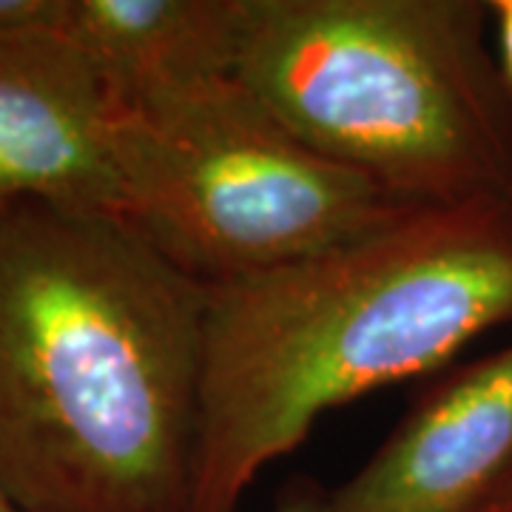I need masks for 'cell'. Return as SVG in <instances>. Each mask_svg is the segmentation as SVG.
Here are the masks:
<instances>
[{
    "instance_id": "6da1fadb",
    "label": "cell",
    "mask_w": 512,
    "mask_h": 512,
    "mask_svg": "<svg viewBox=\"0 0 512 512\" xmlns=\"http://www.w3.org/2000/svg\"><path fill=\"white\" fill-rule=\"evenodd\" d=\"M205 302L123 217L0 208V493L191 512Z\"/></svg>"
},
{
    "instance_id": "7a4b0ae2",
    "label": "cell",
    "mask_w": 512,
    "mask_h": 512,
    "mask_svg": "<svg viewBox=\"0 0 512 512\" xmlns=\"http://www.w3.org/2000/svg\"><path fill=\"white\" fill-rule=\"evenodd\" d=\"M512 325V202L419 208L265 274L208 285L191 512H237L322 413Z\"/></svg>"
},
{
    "instance_id": "3957f363",
    "label": "cell",
    "mask_w": 512,
    "mask_h": 512,
    "mask_svg": "<svg viewBox=\"0 0 512 512\" xmlns=\"http://www.w3.org/2000/svg\"><path fill=\"white\" fill-rule=\"evenodd\" d=\"M484 0H248L234 77L416 208L512 202V89Z\"/></svg>"
},
{
    "instance_id": "277c9868",
    "label": "cell",
    "mask_w": 512,
    "mask_h": 512,
    "mask_svg": "<svg viewBox=\"0 0 512 512\" xmlns=\"http://www.w3.org/2000/svg\"><path fill=\"white\" fill-rule=\"evenodd\" d=\"M123 220L202 285L265 274L419 211L305 146L234 74L117 109Z\"/></svg>"
},
{
    "instance_id": "5b68a950",
    "label": "cell",
    "mask_w": 512,
    "mask_h": 512,
    "mask_svg": "<svg viewBox=\"0 0 512 512\" xmlns=\"http://www.w3.org/2000/svg\"><path fill=\"white\" fill-rule=\"evenodd\" d=\"M123 217L117 106L66 37L0 43V208Z\"/></svg>"
},
{
    "instance_id": "8992f818",
    "label": "cell",
    "mask_w": 512,
    "mask_h": 512,
    "mask_svg": "<svg viewBox=\"0 0 512 512\" xmlns=\"http://www.w3.org/2000/svg\"><path fill=\"white\" fill-rule=\"evenodd\" d=\"M512 470V345L427 387L333 512H478Z\"/></svg>"
},
{
    "instance_id": "52a82bcc",
    "label": "cell",
    "mask_w": 512,
    "mask_h": 512,
    "mask_svg": "<svg viewBox=\"0 0 512 512\" xmlns=\"http://www.w3.org/2000/svg\"><path fill=\"white\" fill-rule=\"evenodd\" d=\"M248 0H72L66 40L109 86L117 109L234 74Z\"/></svg>"
},
{
    "instance_id": "ba28073f",
    "label": "cell",
    "mask_w": 512,
    "mask_h": 512,
    "mask_svg": "<svg viewBox=\"0 0 512 512\" xmlns=\"http://www.w3.org/2000/svg\"><path fill=\"white\" fill-rule=\"evenodd\" d=\"M72 0H0V43L66 37Z\"/></svg>"
},
{
    "instance_id": "9c48e42d",
    "label": "cell",
    "mask_w": 512,
    "mask_h": 512,
    "mask_svg": "<svg viewBox=\"0 0 512 512\" xmlns=\"http://www.w3.org/2000/svg\"><path fill=\"white\" fill-rule=\"evenodd\" d=\"M274 512H333L330 510V493L308 478H293L282 487L276 498Z\"/></svg>"
},
{
    "instance_id": "30bf717a",
    "label": "cell",
    "mask_w": 512,
    "mask_h": 512,
    "mask_svg": "<svg viewBox=\"0 0 512 512\" xmlns=\"http://www.w3.org/2000/svg\"><path fill=\"white\" fill-rule=\"evenodd\" d=\"M490 15H493L495 29V57H498L504 80L512 89V0H493Z\"/></svg>"
},
{
    "instance_id": "8fae6325",
    "label": "cell",
    "mask_w": 512,
    "mask_h": 512,
    "mask_svg": "<svg viewBox=\"0 0 512 512\" xmlns=\"http://www.w3.org/2000/svg\"><path fill=\"white\" fill-rule=\"evenodd\" d=\"M478 512H512V470L510 476L495 487L493 495L484 501V507Z\"/></svg>"
},
{
    "instance_id": "7c38bea8",
    "label": "cell",
    "mask_w": 512,
    "mask_h": 512,
    "mask_svg": "<svg viewBox=\"0 0 512 512\" xmlns=\"http://www.w3.org/2000/svg\"><path fill=\"white\" fill-rule=\"evenodd\" d=\"M0 512H20V510L12 504V501H9V498H6V495L0 493Z\"/></svg>"
}]
</instances>
